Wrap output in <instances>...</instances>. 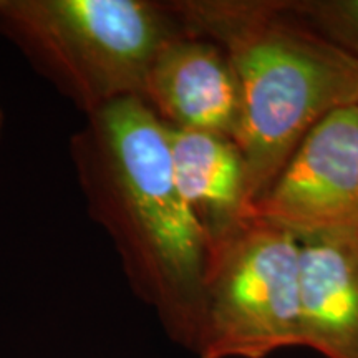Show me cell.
I'll return each mask as SVG.
<instances>
[{"label": "cell", "mask_w": 358, "mask_h": 358, "mask_svg": "<svg viewBox=\"0 0 358 358\" xmlns=\"http://www.w3.org/2000/svg\"><path fill=\"white\" fill-rule=\"evenodd\" d=\"M90 219L113 245L134 295L194 353L209 241L179 194L166 124L140 98L116 101L70 138Z\"/></svg>", "instance_id": "cell-1"}, {"label": "cell", "mask_w": 358, "mask_h": 358, "mask_svg": "<svg viewBox=\"0 0 358 358\" xmlns=\"http://www.w3.org/2000/svg\"><path fill=\"white\" fill-rule=\"evenodd\" d=\"M169 3L187 34L217 43L234 66L243 100L236 143L248 168L249 206L313 124L358 105V60L294 17L285 0Z\"/></svg>", "instance_id": "cell-2"}, {"label": "cell", "mask_w": 358, "mask_h": 358, "mask_svg": "<svg viewBox=\"0 0 358 358\" xmlns=\"http://www.w3.org/2000/svg\"><path fill=\"white\" fill-rule=\"evenodd\" d=\"M185 32L169 2L0 0V35L83 116L141 98L158 52Z\"/></svg>", "instance_id": "cell-3"}, {"label": "cell", "mask_w": 358, "mask_h": 358, "mask_svg": "<svg viewBox=\"0 0 358 358\" xmlns=\"http://www.w3.org/2000/svg\"><path fill=\"white\" fill-rule=\"evenodd\" d=\"M301 347V241L244 216L209 244L198 358H267Z\"/></svg>", "instance_id": "cell-4"}, {"label": "cell", "mask_w": 358, "mask_h": 358, "mask_svg": "<svg viewBox=\"0 0 358 358\" xmlns=\"http://www.w3.org/2000/svg\"><path fill=\"white\" fill-rule=\"evenodd\" d=\"M244 216L297 239L358 234V105L330 111L313 124Z\"/></svg>", "instance_id": "cell-5"}, {"label": "cell", "mask_w": 358, "mask_h": 358, "mask_svg": "<svg viewBox=\"0 0 358 358\" xmlns=\"http://www.w3.org/2000/svg\"><path fill=\"white\" fill-rule=\"evenodd\" d=\"M140 100L168 127L239 136V80L226 52L208 38L185 32L164 43Z\"/></svg>", "instance_id": "cell-6"}, {"label": "cell", "mask_w": 358, "mask_h": 358, "mask_svg": "<svg viewBox=\"0 0 358 358\" xmlns=\"http://www.w3.org/2000/svg\"><path fill=\"white\" fill-rule=\"evenodd\" d=\"M301 241V347L358 358V234Z\"/></svg>", "instance_id": "cell-7"}, {"label": "cell", "mask_w": 358, "mask_h": 358, "mask_svg": "<svg viewBox=\"0 0 358 358\" xmlns=\"http://www.w3.org/2000/svg\"><path fill=\"white\" fill-rule=\"evenodd\" d=\"M166 131L178 191L211 244L244 217V155L234 140L222 134L168 124Z\"/></svg>", "instance_id": "cell-8"}, {"label": "cell", "mask_w": 358, "mask_h": 358, "mask_svg": "<svg viewBox=\"0 0 358 358\" xmlns=\"http://www.w3.org/2000/svg\"><path fill=\"white\" fill-rule=\"evenodd\" d=\"M285 7L313 32L358 60V0H285Z\"/></svg>", "instance_id": "cell-9"}, {"label": "cell", "mask_w": 358, "mask_h": 358, "mask_svg": "<svg viewBox=\"0 0 358 358\" xmlns=\"http://www.w3.org/2000/svg\"><path fill=\"white\" fill-rule=\"evenodd\" d=\"M2 133H3V111H2V106H0V138H2Z\"/></svg>", "instance_id": "cell-10"}]
</instances>
